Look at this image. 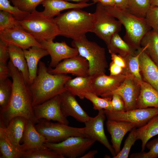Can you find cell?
Here are the masks:
<instances>
[{
  "mask_svg": "<svg viewBox=\"0 0 158 158\" xmlns=\"http://www.w3.org/2000/svg\"><path fill=\"white\" fill-rule=\"evenodd\" d=\"M8 66L12 81V91L9 103L0 112V122L6 127L13 118L17 116L38 122L34 114L32 99L28 85L18 69L9 60Z\"/></svg>",
  "mask_w": 158,
  "mask_h": 158,
  "instance_id": "6da1fadb",
  "label": "cell"
},
{
  "mask_svg": "<svg viewBox=\"0 0 158 158\" xmlns=\"http://www.w3.org/2000/svg\"><path fill=\"white\" fill-rule=\"evenodd\" d=\"M71 77L66 74H52L45 63L39 62L37 75L28 85L33 106L41 104L66 90L65 85Z\"/></svg>",
  "mask_w": 158,
  "mask_h": 158,
  "instance_id": "7a4b0ae2",
  "label": "cell"
},
{
  "mask_svg": "<svg viewBox=\"0 0 158 158\" xmlns=\"http://www.w3.org/2000/svg\"><path fill=\"white\" fill-rule=\"evenodd\" d=\"M54 20L60 32V35L75 40L91 32L95 20L93 13L81 9H71L60 13Z\"/></svg>",
  "mask_w": 158,
  "mask_h": 158,
  "instance_id": "3957f363",
  "label": "cell"
},
{
  "mask_svg": "<svg viewBox=\"0 0 158 158\" xmlns=\"http://www.w3.org/2000/svg\"><path fill=\"white\" fill-rule=\"evenodd\" d=\"M104 6L108 13L119 20L125 27L126 34L123 40L136 50L140 47L142 38L152 29L145 18L115 6Z\"/></svg>",
  "mask_w": 158,
  "mask_h": 158,
  "instance_id": "277c9868",
  "label": "cell"
},
{
  "mask_svg": "<svg viewBox=\"0 0 158 158\" xmlns=\"http://www.w3.org/2000/svg\"><path fill=\"white\" fill-rule=\"evenodd\" d=\"M71 45L79 55L85 58L89 64V75L94 76L105 74L108 64L105 49L94 42L89 40L86 35L73 40Z\"/></svg>",
  "mask_w": 158,
  "mask_h": 158,
  "instance_id": "5b68a950",
  "label": "cell"
},
{
  "mask_svg": "<svg viewBox=\"0 0 158 158\" xmlns=\"http://www.w3.org/2000/svg\"><path fill=\"white\" fill-rule=\"evenodd\" d=\"M19 22L23 28L39 43L43 41H53L60 35L54 18L45 16L42 12L35 10Z\"/></svg>",
  "mask_w": 158,
  "mask_h": 158,
  "instance_id": "8992f818",
  "label": "cell"
},
{
  "mask_svg": "<svg viewBox=\"0 0 158 158\" xmlns=\"http://www.w3.org/2000/svg\"><path fill=\"white\" fill-rule=\"evenodd\" d=\"M94 14L95 20L91 32L107 45L112 36L121 31L122 25L119 20L108 13L104 5L100 3H97Z\"/></svg>",
  "mask_w": 158,
  "mask_h": 158,
  "instance_id": "52a82bcc",
  "label": "cell"
},
{
  "mask_svg": "<svg viewBox=\"0 0 158 158\" xmlns=\"http://www.w3.org/2000/svg\"><path fill=\"white\" fill-rule=\"evenodd\" d=\"M84 136H76L69 137L59 142H46L44 145L63 158H80L95 142Z\"/></svg>",
  "mask_w": 158,
  "mask_h": 158,
  "instance_id": "ba28073f",
  "label": "cell"
},
{
  "mask_svg": "<svg viewBox=\"0 0 158 158\" xmlns=\"http://www.w3.org/2000/svg\"><path fill=\"white\" fill-rule=\"evenodd\" d=\"M36 124V129L45 138L46 142H59L71 136H84L81 133V128L70 126L59 122L52 123L43 119Z\"/></svg>",
  "mask_w": 158,
  "mask_h": 158,
  "instance_id": "9c48e42d",
  "label": "cell"
},
{
  "mask_svg": "<svg viewBox=\"0 0 158 158\" xmlns=\"http://www.w3.org/2000/svg\"><path fill=\"white\" fill-rule=\"evenodd\" d=\"M104 112L108 119L131 123L139 128L158 114V108H137L122 111L104 110Z\"/></svg>",
  "mask_w": 158,
  "mask_h": 158,
  "instance_id": "30bf717a",
  "label": "cell"
},
{
  "mask_svg": "<svg viewBox=\"0 0 158 158\" xmlns=\"http://www.w3.org/2000/svg\"><path fill=\"white\" fill-rule=\"evenodd\" d=\"M106 117L104 110L98 111L96 116L91 117L84 123L85 126L81 128V132L84 136L98 141L104 145L113 157L116 155L114 150L109 143L104 130V122Z\"/></svg>",
  "mask_w": 158,
  "mask_h": 158,
  "instance_id": "8fae6325",
  "label": "cell"
},
{
  "mask_svg": "<svg viewBox=\"0 0 158 158\" xmlns=\"http://www.w3.org/2000/svg\"><path fill=\"white\" fill-rule=\"evenodd\" d=\"M33 108L35 118L38 122L43 119L68 125L69 123L62 111L59 95L41 104L33 106Z\"/></svg>",
  "mask_w": 158,
  "mask_h": 158,
  "instance_id": "7c38bea8",
  "label": "cell"
},
{
  "mask_svg": "<svg viewBox=\"0 0 158 158\" xmlns=\"http://www.w3.org/2000/svg\"><path fill=\"white\" fill-rule=\"evenodd\" d=\"M126 77L123 74L112 76L104 74L92 76L91 92L102 97H112V92L120 86Z\"/></svg>",
  "mask_w": 158,
  "mask_h": 158,
  "instance_id": "4fadbf2b",
  "label": "cell"
},
{
  "mask_svg": "<svg viewBox=\"0 0 158 158\" xmlns=\"http://www.w3.org/2000/svg\"><path fill=\"white\" fill-rule=\"evenodd\" d=\"M0 40L23 50L34 46L42 47L41 44L21 25L0 31Z\"/></svg>",
  "mask_w": 158,
  "mask_h": 158,
  "instance_id": "5bb4252c",
  "label": "cell"
},
{
  "mask_svg": "<svg viewBox=\"0 0 158 158\" xmlns=\"http://www.w3.org/2000/svg\"><path fill=\"white\" fill-rule=\"evenodd\" d=\"M87 61L79 55L65 59L54 68L49 67L48 71L52 74L71 73L77 76H89Z\"/></svg>",
  "mask_w": 158,
  "mask_h": 158,
  "instance_id": "9a60e30c",
  "label": "cell"
},
{
  "mask_svg": "<svg viewBox=\"0 0 158 158\" xmlns=\"http://www.w3.org/2000/svg\"><path fill=\"white\" fill-rule=\"evenodd\" d=\"M140 82L131 76H126L120 86L112 92V95L116 94L122 97L126 111L136 109V103L140 91Z\"/></svg>",
  "mask_w": 158,
  "mask_h": 158,
  "instance_id": "2e32d148",
  "label": "cell"
},
{
  "mask_svg": "<svg viewBox=\"0 0 158 158\" xmlns=\"http://www.w3.org/2000/svg\"><path fill=\"white\" fill-rule=\"evenodd\" d=\"M50 55L51 60L49 67L55 68L63 59L79 55L77 49L69 46L65 42H54L53 41H43L40 42Z\"/></svg>",
  "mask_w": 158,
  "mask_h": 158,
  "instance_id": "e0dca14e",
  "label": "cell"
},
{
  "mask_svg": "<svg viewBox=\"0 0 158 158\" xmlns=\"http://www.w3.org/2000/svg\"><path fill=\"white\" fill-rule=\"evenodd\" d=\"M62 113L66 117L71 116L79 122L84 123L90 116L76 100L75 96L66 90L59 95Z\"/></svg>",
  "mask_w": 158,
  "mask_h": 158,
  "instance_id": "ac0fdd59",
  "label": "cell"
},
{
  "mask_svg": "<svg viewBox=\"0 0 158 158\" xmlns=\"http://www.w3.org/2000/svg\"><path fill=\"white\" fill-rule=\"evenodd\" d=\"M140 72L143 81L158 91V66L141 47L139 59Z\"/></svg>",
  "mask_w": 158,
  "mask_h": 158,
  "instance_id": "d6986e66",
  "label": "cell"
},
{
  "mask_svg": "<svg viewBox=\"0 0 158 158\" xmlns=\"http://www.w3.org/2000/svg\"><path fill=\"white\" fill-rule=\"evenodd\" d=\"M106 126L111 135L112 146L116 155L121 150V145L123 137L128 132L136 127L135 125L130 122L108 119Z\"/></svg>",
  "mask_w": 158,
  "mask_h": 158,
  "instance_id": "ffe728a7",
  "label": "cell"
},
{
  "mask_svg": "<svg viewBox=\"0 0 158 158\" xmlns=\"http://www.w3.org/2000/svg\"><path fill=\"white\" fill-rule=\"evenodd\" d=\"M35 124L32 121L27 120L22 139L23 152L32 149L47 148L44 145L46 142L45 138L37 130Z\"/></svg>",
  "mask_w": 158,
  "mask_h": 158,
  "instance_id": "44dd1931",
  "label": "cell"
},
{
  "mask_svg": "<svg viewBox=\"0 0 158 158\" xmlns=\"http://www.w3.org/2000/svg\"><path fill=\"white\" fill-rule=\"evenodd\" d=\"M94 4L70 3L65 0H44L41 4L44 7L42 13L49 18H54L63 10L74 8L82 9Z\"/></svg>",
  "mask_w": 158,
  "mask_h": 158,
  "instance_id": "7402d4cb",
  "label": "cell"
},
{
  "mask_svg": "<svg viewBox=\"0 0 158 158\" xmlns=\"http://www.w3.org/2000/svg\"><path fill=\"white\" fill-rule=\"evenodd\" d=\"M27 120L22 117H16L11 120L6 127L0 122L11 142L16 148L22 152L20 142L22 139Z\"/></svg>",
  "mask_w": 158,
  "mask_h": 158,
  "instance_id": "603a6c76",
  "label": "cell"
},
{
  "mask_svg": "<svg viewBox=\"0 0 158 158\" xmlns=\"http://www.w3.org/2000/svg\"><path fill=\"white\" fill-rule=\"evenodd\" d=\"M23 50L29 71V85L33 81L37 76L40 60L49 54L44 48L36 46Z\"/></svg>",
  "mask_w": 158,
  "mask_h": 158,
  "instance_id": "cb8c5ba5",
  "label": "cell"
},
{
  "mask_svg": "<svg viewBox=\"0 0 158 158\" xmlns=\"http://www.w3.org/2000/svg\"><path fill=\"white\" fill-rule=\"evenodd\" d=\"M140 93L137 101L136 108H158V91L143 81L140 82Z\"/></svg>",
  "mask_w": 158,
  "mask_h": 158,
  "instance_id": "d4e9b609",
  "label": "cell"
},
{
  "mask_svg": "<svg viewBox=\"0 0 158 158\" xmlns=\"http://www.w3.org/2000/svg\"><path fill=\"white\" fill-rule=\"evenodd\" d=\"M92 76H77L67 80L65 85L66 90L80 99L85 98L86 94L91 92V83Z\"/></svg>",
  "mask_w": 158,
  "mask_h": 158,
  "instance_id": "484cf974",
  "label": "cell"
},
{
  "mask_svg": "<svg viewBox=\"0 0 158 158\" xmlns=\"http://www.w3.org/2000/svg\"><path fill=\"white\" fill-rule=\"evenodd\" d=\"M8 50L10 60L21 72L25 82L28 85L29 72L23 49L15 45L9 44Z\"/></svg>",
  "mask_w": 158,
  "mask_h": 158,
  "instance_id": "4316f807",
  "label": "cell"
},
{
  "mask_svg": "<svg viewBox=\"0 0 158 158\" xmlns=\"http://www.w3.org/2000/svg\"><path fill=\"white\" fill-rule=\"evenodd\" d=\"M109 53L118 54L123 58L135 54L137 50L123 39L118 34L115 33L107 45Z\"/></svg>",
  "mask_w": 158,
  "mask_h": 158,
  "instance_id": "83f0119b",
  "label": "cell"
},
{
  "mask_svg": "<svg viewBox=\"0 0 158 158\" xmlns=\"http://www.w3.org/2000/svg\"><path fill=\"white\" fill-rule=\"evenodd\" d=\"M136 134L137 140L141 141V152H143L149 140L158 134V114L152 117L146 124L136 129Z\"/></svg>",
  "mask_w": 158,
  "mask_h": 158,
  "instance_id": "f1b7e54d",
  "label": "cell"
},
{
  "mask_svg": "<svg viewBox=\"0 0 158 158\" xmlns=\"http://www.w3.org/2000/svg\"><path fill=\"white\" fill-rule=\"evenodd\" d=\"M140 45L158 66V34L153 30H150L143 36Z\"/></svg>",
  "mask_w": 158,
  "mask_h": 158,
  "instance_id": "f546056e",
  "label": "cell"
},
{
  "mask_svg": "<svg viewBox=\"0 0 158 158\" xmlns=\"http://www.w3.org/2000/svg\"><path fill=\"white\" fill-rule=\"evenodd\" d=\"M0 158H21L23 152L16 148L7 136L0 124Z\"/></svg>",
  "mask_w": 158,
  "mask_h": 158,
  "instance_id": "4dcf8cb0",
  "label": "cell"
},
{
  "mask_svg": "<svg viewBox=\"0 0 158 158\" xmlns=\"http://www.w3.org/2000/svg\"><path fill=\"white\" fill-rule=\"evenodd\" d=\"M140 52L141 47L137 50L135 54L124 58L126 67L123 69V74L126 76H131L141 82L143 80L140 72L139 61Z\"/></svg>",
  "mask_w": 158,
  "mask_h": 158,
  "instance_id": "1f68e13d",
  "label": "cell"
},
{
  "mask_svg": "<svg viewBox=\"0 0 158 158\" xmlns=\"http://www.w3.org/2000/svg\"><path fill=\"white\" fill-rule=\"evenodd\" d=\"M12 81L8 78L0 81V111L4 110L8 106L12 91Z\"/></svg>",
  "mask_w": 158,
  "mask_h": 158,
  "instance_id": "d6a6232c",
  "label": "cell"
},
{
  "mask_svg": "<svg viewBox=\"0 0 158 158\" xmlns=\"http://www.w3.org/2000/svg\"><path fill=\"white\" fill-rule=\"evenodd\" d=\"M129 12L140 17L145 18L151 6L150 0H128Z\"/></svg>",
  "mask_w": 158,
  "mask_h": 158,
  "instance_id": "836d02e7",
  "label": "cell"
},
{
  "mask_svg": "<svg viewBox=\"0 0 158 158\" xmlns=\"http://www.w3.org/2000/svg\"><path fill=\"white\" fill-rule=\"evenodd\" d=\"M85 98L91 102L93 104V108L95 110H113L111 103L112 97L101 98L92 92H89L86 94Z\"/></svg>",
  "mask_w": 158,
  "mask_h": 158,
  "instance_id": "e575fe53",
  "label": "cell"
},
{
  "mask_svg": "<svg viewBox=\"0 0 158 158\" xmlns=\"http://www.w3.org/2000/svg\"><path fill=\"white\" fill-rule=\"evenodd\" d=\"M21 158H63L53 151L48 148L35 149L23 152Z\"/></svg>",
  "mask_w": 158,
  "mask_h": 158,
  "instance_id": "d590c367",
  "label": "cell"
},
{
  "mask_svg": "<svg viewBox=\"0 0 158 158\" xmlns=\"http://www.w3.org/2000/svg\"><path fill=\"white\" fill-rule=\"evenodd\" d=\"M146 147L149 151L147 152H141L132 154L130 158H157L158 157V138L148 141Z\"/></svg>",
  "mask_w": 158,
  "mask_h": 158,
  "instance_id": "8d00e7d4",
  "label": "cell"
},
{
  "mask_svg": "<svg viewBox=\"0 0 158 158\" xmlns=\"http://www.w3.org/2000/svg\"><path fill=\"white\" fill-rule=\"evenodd\" d=\"M0 10L11 13L18 21L23 20L30 13L22 11L14 6L11 5L8 0H0Z\"/></svg>",
  "mask_w": 158,
  "mask_h": 158,
  "instance_id": "74e56055",
  "label": "cell"
},
{
  "mask_svg": "<svg viewBox=\"0 0 158 158\" xmlns=\"http://www.w3.org/2000/svg\"><path fill=\"white\" fill-rule=\"evenodd\" d=\"M136 127L130 131L126 140L121 150L113 158H127L132 146L137 140L136 134Z\"/></svg>",
  "mask_w": 158,
  "mask_h": 158,
  "instance_id": "f35d334b",
  "label": "cell"
},
{
  "mask_svg": "<svg viewBox=\"0 0 158 158\" xmlns=\"http://www.w3.org/2000/svg\"><path fill=\"white\" fill-rule=\"evenodd\" d=\"M20 25L19 21L16 20L11 14L0 10V31Z\"/></svg>",
  "mask_w": 158,
  "mask_h": 158,
  "instance_id": "ab89813d",
  "label": "cell"
},
{
  "mask_svg": "<svg viewBox=\"0 0 158 158\" xmlns=\"http://www.w3.org/2000/svg\"><path fill=\"white\" fill-rule=\"evenodd\" d=\"M44 0H14L11 1L13 5L21 10L31 13L36 10V7Z\"/></svg>",
  "mask_w": 158,
  "mask_h": 158,
  "instance_id": "60d3db41",
  "label": "cell"
},
{
  "mask_svg": "<svg viewBox=\"0 0 158 158\" xmlns=\"http://www.w3.org/2000/svg\"><path fill=\"white\" fill-rule=\"evenodd\" d=\"M145 18L148 25L158 34V7L151 6Z\"/></svg>",
  "mask_w": 158,
  "mask_h": 158,
  "instance_id": "b9f144b4",
  "label": "cell"
},
{
  "mask_svg": "<svg viewBox=\"0 0 158 158\" xmlns=\"http://www.w3.org/2000/svg\"><path fill=\"white\" fill-rule=\"evenodd\" d=\"M111 103L113 111H126L125 102L119 95L116 94H112Z\"/></svg>",
  "mask_w": 158,
  "mask_h": 158,
  "instance_id": "7bdbcfd3",
  "label": "cell"
},
{
  "mask_svg": "<svg viewBox=\"0 0 158 158\" xmlns=\"http://www.w3.org/2000/svg\"><path fill=\"white\" fill-rule=\"evenodd\" d=\"M8 47L7 43L0 40V63H7V61L9 58Z\"/></svg>",
  "mask_w": 158,
  "mask_h": 158,
  "instance_id": "ee69618b",
  "label": "cell"
},
{
  "mask_svg": "<svg viewBox=\"0 0 158 158\" xmlns=\"http://www.w3.org/2000/svg\"><path fill=\"white\" fill-rule=\"evenodd\" d=\"M10 75L8 64L0 63V81L5 80Z\"/></svg>",
  "mask_w": 158,
  "mask_h": 158,
  "instance_id": "f6af8a7d",
  "label": "cell"
},
{
  "mask_svg": "<svg viewBox=\"0 0 158 158\" xmlns=\"http://www.w3.org/2000/svg\"><path fill=\"white\" fill-rule=\"evenodd\" d=\"M109 70L110 75H118L123 74V68L116 64L112 61L109 65Z\"/></svg>",
  "mask_w": 158,
  "mask_h": 158,
  "instance_id": "bcb514c9",
  "label": "cell"
},
{
  "mask_svg": "<svg viewBox=\"0 0 158 158\" xmlns=\"http://www.w3.org/2000/svg\"><path fill=\"white\" fill-rule=\"evenodd\" d=\"M111 54L112 61L123 69L125 67L126 62L124 58L117 54Z\"/></svg>",
  "mask_w": 158,
  "mask_h": 158,
  "instance_id": "7dc6e473",
  "label": "cell"
},
{
  "mask_svg": "<svg viewBox=\"0 0 158 158\" xmlns=\"http://www.w3.org/2000/svg\"><path fill=\"white\" fill-rule=\"evenodd\" d=\"M115 6L124 10H127L129 7L128 0H113Z\"/></svg>",
  "mask_w": 158,
  "mask_h": 158,
  "instance_id": "c3c4849f",
  "label": "cell"
},
{
  "mask_svg": "<svg viewBox=\"0 0 158 158\" xmlns=\"http://www.w3.org/2000/svg\"><path fill=\"white\" fill-rule=\"evenodd\" d=\"M94 4L100 3L104 6H114L115 4L113 0H90Z\"/></svg>",
  "mask_w": 158,
  "mask_h": 158,
  "instance_id": "681fc988",
  "label": "cell"
},
{
  "mask_svg": "<svg viewBox=\"0 0 158 158\" xmlns=\"http://www.w3.org/2000/svg\"><path fill=\"white\" fill-rule=\"evenodd\" d=\"M97 151L96 150H91L86 154L83 155L80 158H94L95 155L97 153Z\"/></svg>",
  "mask_w": 158,
  "mask_h": 158,
  "instance_id": "f907efd6",
  "label": "cell"
},
{
  "mask_svg": "<svg viewBox=\"0 0 158 158\" xmlns=\"http://www.w3.org/2000/svg\"><path fill=\"white\" fill-rule=\"evenodd\" d=\"M75 2L77 3H87L90 0H65Z\"/></svg>",
  "mask_w": 158,
  "mask_h": 158,
  "instance_id": "816d5d0a",
  "label": "cell"
},
{
  "mask_svg": "<svg viewBox=\"0 0 158 158\" xmlns=\"http://www.w3.org/2000/svg\"><path fill=\"white\" fill-rule=\"evenodd\" d=\"M150 2L151 6L158 7V0H150Z\"/></svg>",
  "mask_w": 158,
  "mask_h": 158,
  "instance_id": "f5cc1de1",
  "label": "cell"
},
{
  "mask_svg": "<svg viewBox=\"0 0 158 158\" xmlns=\"http://www.w3.org/2000/svg\"><path fill=\"white\" fill-rule=\"evenodd\" d=\"M10 1H12L13 0H9Z\"/></svg>",
  "mask_w": 158,
  "mask_h": 158,
  "instance_id": "db71d44e",
  "label": "cell"
}]
</instances>
